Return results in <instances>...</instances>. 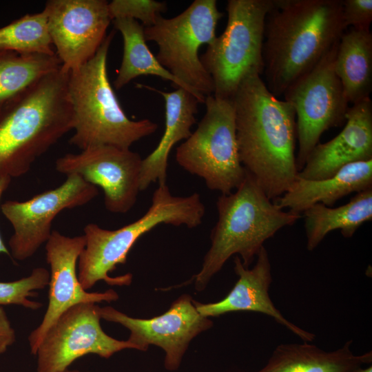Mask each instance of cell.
Instances as JSON below:
<instances>
[{
	"mask_svg": "<svg viewBox=\"0 0 372 372\" xmlns=\"http://www.w3.org/2000/svg\"><path fill=\"white\" fill-rule=\"evenodd\" d=\"M216 207L218 216L210 234L211 246L194 277L197 291H203L234 255L249 267L267 240L301 217L279 208L247 171L234 192L218 198Z\"/></svg>",
	"mask_w": 372,
	"mask_h": 372,
	"instance_id": "cell-4",
	"label": "cell"
},
{
	"mask_svg": "<svg viewBox=\"0 0 372 372\" xmlns=\"http://www.w3.org/2000/svg\"><path fill=\"white\" fill-rule=\"evenodd\" d=\"M49 280L50 271L44 267H37L27 277L11 282H0V307L14 304L32 310L40 309L43 304L30 298L38 295L37 290L45 288Z\"/></svg>",
	"mask_w": 372,
	"mask_h": 372,
	"instance_id": "cell-27",
	"label": "cell"
},
{
	"mask_svg": "<svg viewBox=\"0 0 372 372\" xmlns=\"http://www.w3.org/2000/svg\"><path fill=\"white\" fill-rule=\"evenodd\" d=\"M206 112L197 128L176 151L178 164L202 178L207 187L228 194L243 181L231 99L206 96Z\"/></svg>",
	"mask_w": 372,
	"mask_h": 372,
	"instance_id": "cell-8",
	"label": "cell"
},
{
	"mask_svg": "<svg viewBox=\"0 0 372 372\" xmlns=\"http://www.w3.org/2000/svg\"><path fill=\"white\" fill-rule=\"evenodd\" d=\"M85 245L83 235L69 237L56 230H52L45 242V258L50 269L48 304L41 322L28 336L33 355L49 328L70 307L83 302H111L119 298L112 289L104 292H88L81 286L77 262Z\"/></svg>",
	"mask_w": 372,
	"mask_h": 372,
	"instance_id": "cell-16",
	"label": "cell"
},
{
	"mask_svg": "<svg viewBox=\"0 0 372 372\" xmlns=\"http://www.w3.org/2000/svg\"><path fill=\"white\" fill-rule=\"evenodd\" d=\"M347 123L333 138L318 143L297 177L306 180L329 178L345 165L372 160V101L353 104L346 114Z\"/></svg>",
	"mask_w": 372,
	"mask_h": 372,
	"instance_id": "cell-18",
	"label": "cell"
},
{
	"mask_svg": "<svg viewBox=\"0 0 372 372\" xmlns=\"http://www.w3.org/2000/svg\"><path fill=\"white\" fill-rule=\"evenodd\" d=\"M205 207L198 193L187 196H174L168 186L159 185L152 194L147 211L136 220L119 229L110 230L95 223L83 229L85 245L77 262L79 280L85 290L99 281L110 286H129L132 274L110 276L127 257L136 241L145 234L161 225H185L194 228L202 223Z\"/></svg>",
	"mask_w": 372,
	"mask_h": 372,
	"instance_id": "cell-6",
	"label": "cell"
},
{
	"mask_svg": "<svg viewBox=\"0 0 372 372\" xmlns=\"http://www.w3.org/2000/svg\"><path fill=\"white\" fill-rule=\"evenodd\" d=\"M123 41V54L114 85L118 90L139 76L153 75L171 81L176 88H183L205 103V97L193 91L168 72L149 49L144 34V27L138 21L118 18L112 21Z\"/></svg>",
	"mask_w": 372,
	"mask_h": 372,
	"instance_id": "cell-24",
	"label": "cell"
},
{
	"mask_svg": "<svg viewBox=\"0 0 372 372\" xmlns=\"http://www.w3.org/2000/svg\"><path fill=\"white\" fill-rule=\"evenodd\" d=\"M349 103L369 97L372 90V34L370 30L350 28L340 37L334 61Z\"/></svg>",
	"mask_w": 372,
	"mask_h": 372,
	"instance_id": "cell-22",
	"label": "cell"
},
{
	"mask_svg": "<svg viewBox=\"0 0 372 372\" xmlns=\"http://www.w3.org/2000/svg\"><path fill=\"white\" fill-rule=\"evenodd\" d=\"M15 341V331L5 309L0 307V354L4 353Z\"/></svg>",
	"mask_w": 372,
	"mask_h": 372,
	"instance_id": "cell-30",
	"label": "cell"
},
{
	"mask_svg": "<svg viewBox=\"0 0 372 372\" xmlns=\"http://www.w3.org/2000/svg\"><path fill=\"white\" fill-rule=\"evenodd\" d=\"M101 307L75 304L49 328L37 349V372H66L76 360L87 354L108 359L124 349H136L127 340L115 339L101 327Z\"/></svg>",
	"mask_w": 372,
	"mask_h": 372,
	"instance_id": "cell-11",
	"label": "cell"
},
{
	"mask_svg": "<svg viewBox=\"0 0 372 372\" xmlns=\"http://www.w3.org/2000/svg\"><path fill=\"white\" fill-rule=\"evenodd\" d=\"M61 65L56 55L0 51V105Z\"/></svg>",
	"mask_w": 372,
	"mask_h": 372,
	"instance_id": "cell-25",
	"label": "cell"
},
{
	"mask_svg": "<svg viewBox=\"0 0 372 372\" xmlns=\"http://www.w3.org/2000/svg\"><path fill=\"white\" fill-rule=\"evenodd\" d=\"M143 158L130 148L98 145L67 154L56 159V170L66 176L75 174L100 187L107 210L125 214L135 205L140 192Z\"/></svg>",
	"mask_w": 372,
	"mask_h": 372,
	"instance_id": "cell-14",
	"label": "cell"
},
{
	"mask_svg": "<svg viewBox=\"0 0 372 372\" xmlns=\"http://www.w3.org/2000/svg\"><path fill=\"white\" fill-rule=\"evenodd\" d=\"M254 266L245 267L236 256L234 271L238 280L227 295L220 301L202 303L194 300V304L203 316L217 317L234 311H254L265 314L284 326L303 342H312L315 334L288 320L276 307L269 294L272 282L271 265L268 252L262 247L256 256Z\"/></svg>",
	"mask_w": 372,
	"mask_h": 372,
	"instance_id": "cell-17",
	"label": "cell"
},
{
	"mask_svg": "<svg viewBox=\"0 0 372 372\" xmlns=\"http://www.w3.org/2000/svg\"><path fill=\"white\" fill-rule=\"evenodd\" d=\"M343 24L347 27L370 30L372 21L371 0H342Z\"/></svg>",
	"mask_w": 372,
	"mask_h": 372,
	"instance_id": "cell-29",
	"label": "cell"
},
{
	"mask_svg": "<svg viewBox=\"0 0 372 372\" xmlns=\"http://www.w3.org/2000/svg\"><path fill=\"white\" fill-rule=\"evenodd\" d=\"M223 13L216 0H195L177 16H160L144 28L145 40L158 46L162 66L193 91L206 98L214 93L213 81L198 56L199 48L216 39V28Z\"/></svg>",
	"mask_w": 372,
	"mask_h": 372,
	"instance_id": "cell-9",
	"label": "cell"
},
{
	"mask_svg": "<svg viewBox=\"0 0 372 372\" xmlns=\"http://www.w3.org/2000/svg\"><path fill=\"white\" fill-rule=\"evenodd\" d=\"M272 0H229L224 32L207 45L200 61L211 76L213 95L231 99L249 75L263 72L265 21Z\"/></svg>",
	"mask_w": 372,
	"mask_h": 372,
	"instance_id": "cell-7",
	"label": "cell"
},
{
	"mask_svg": "<svg viewBox=\"0 0 372 372\" xmlns=\"http://www.w3.org/2000/svg\"><path fill=\"white\" fill-rule=\"evenodd\" d=\"M345 28L342 0H272L265 21V83L276 97L311 70Z\"/></svg>",
	"mask_w": 372,
	"mask_h": 372,
	"instance_id": "cell-2",
	"label": "cell"
},
{
	"mask_svg": "<svg viewBox=\"0 0 372 372\" xmlns=\"http://www.w3.org/2000/svg\"><path fill=\"white\" fill-rule=\"evenodd\" d=\"M338 41L283 94L284 101L291 105L296 113L298 172L323 132L346 121L349 102L334 70Z\"/></svg>",
	"mask_w": 372,
	"mask_h": 372,
	"instance_id": "cell-10",
	"label": "cell"
},
{
	"mask_svg": "<svg viewBox=\"0 0 372 372\" xmlns=\"http://www.w3.org/2000/svg\"><path fill=\"white\" fill-rule=\"evenodd\" d=\"M240 160L271 200L296 178V118L288 102L274 96L261 76L252 74L231 99Z\"/></svg>",
	"mask_w": 372,
	"mask_h": 372,
	"instance_id": "cell-1",
	"label": "cell"
},
{
	"mask_svg": "<svg viewBox=\"0 0 372 372\" xmlns=\"http://www.w3.org/2000/svg\"><path fill=\"white\" fill-rule=\"evenodd\" d=\"M351 343L347 341L331 351L308 342L281 344L256 372H351L363 364L371 363V351L355 355L351 349Z\"/></svg>",
	"mask_w": 372,
	"mask_h": 372,
	"instance_id": "cell-21",
	"label": "cell"
},
{
	"mask_svg": "<svg viewBox=\"0 0 372 372\" xmlns=\"http://www.w3.org/2000/svg\"><path fill=\"white\" fill-rule=\"evenodd\" d=\"M0 51L54 56L44 10L27 14L0 28Z\"/></svg>",
	"mask_w": 372,
	"mask_h": 372,
	"instance_id": "cell-26",
	"label": "cell"
},
{
	"mask_svg": "<svg viewBox=\"0 0 372 372\" xmlns=\"http://www.w3.org/2000/svg\"><path fill=\"white\" fill-rule=\"evenodd\" d=\"M193 301L190 295L183 294L165 313L152 318H133L110 306L101 307V317L127 329V340L136 350L146 351L150 345L161 348L165 368L174 371L181 365L192 340L214 325L209 318L198 312Z\"/></svg>",
	"mask_w": 372,
	"mask_h": 372,
	"instance_id": "cell-13",
	"label": "cell"
},
{
	"mask_svg": "<svg viewBox=\"0 0 372 372\" xmlns=\"http://www.w3.org/2000/svg\"><path fill=\"white\" fill-rule=\"evenodd\" d=\"M351 372H372V366L370 365L366 368H362V366L353 370Z\"/></svg>",
	"mask_w": 372,
	"mask_h": 372,
	"instance_id": "cell-32",
	"label": "cell"
},
{
	"mask_svg": "<svg viewBox=\"0 0 372 372\" xmlns=\"http://www.w3.org/2000/svg\"><path fill=\"white\" fill-rule=\"evenodd\" d=\"M43 10L55 54L68 72L94 56L112 21L105 0H50Z\"/></svg>",
	"mask_w": 372,
	"mask_h": 372,
	"instance_id": "cell-15",
	"label": "cell"
},
{
	"mask_svg": "<svg viewBox=\"0 0 372 372\" xmlns=\"http://www.w3.org/2000/svg\"><path fill=\"white\" fill-rule=\"evenodd\" d=\"M114 34L107 35L94 56L69 73L68 94L74 130L69 143L81 150L98 145L130 148L158 128L149 119L128 118L110 84L107 60Z\"/></svg>",
	"mask_w": 372,
	"mask_h": 372,
	"instance_id": "cell-5",
	"label": "cell"
},
{
	"mask_svg": "<svg viewBox=\"0 0 372 372\" xmlns=\"http://www.w3.org/2000/svg\"><path fill=\"white\" fill-rule=\"evenodd\" d=\"M69 73L61 65L0 105V177L25 174L72 130Z\"/></svg>",
	"mask_w": 372,
	"mask_h": 372,
	"instance_id": "cell-3",
	"label": "cell"
},
{
	"mask_svg": "<svg viewBox=\"0 0 372 372\" xmlns=\"http://www.w3.org/2000/svg\"><path fill=\"white\" fill-rule=\"evenodd\" d=\"M138 87L160 94L165 100V130L156 147L143 158L140 175V192L152 183H166L168 158L172 147L178 142L186 140L192 134L191 128L196 122L199 102L183 88L164 92L149 85Z\"/></svg>",
	"mask_w": 372,
	"mask_h": 372,
	"instance_id": "cell-19",
	"label": "cell"
},
{
	"mask_svg": "<svg viewBox=\"0 0 372 372\" xmlns=\"http://www.w3.org/2000/svg\"><path fill=\"white\" fill-rule=\"evenodd\" d=\"M307 249H315L331 231L339 229L351 238L365 222L372 219V188L356 193L348 203L338 207L315 204L302 212Z\"/></svg>",
	"mask_w": 372,
	"mask_h": 372,
	"instance_id": "cell-23",
	"label": "cell"
},
{
	"mask_svg": "<svg viewBox=\"0 0 372 372\" xmlns=\"http://www.w3.org/2000/svg\"><path fill=\"white\" fill-rule=\"evenodd\" d=\"M112 21L118 18L140 20L144 28L154 25L161 12L167 10V3L154 0H113L108 3Z\"/></svg>",
	"mask_w": 372,
	"mask_h": 372,
	"instance_id": "cell-28",
	"label": "cell"
},
{
	"mask_svg": "<svg viewBox=\"0 0 372 372\" xmlns=\"http://www.w3.org/2000/svg\"><path fill=\"white\" fill-rule=\"evenodd\" d=\"M66 372H90V371H82L79 370H67Z\"/></svg>",
	"mask_w": 372,
	"mask_h": 372,
	"instance_id": "cell-33",
	"label": "cell"
},
{
	"mask_svg": "<svg viewBox=\"0 0 372 372\" xmlns=\"http://www.w3.org/2000/svg\"><path fill=\"white\" fill-rule=\"evenodd\" d=\"M372 188V160L352 163L333 176L322 180H306L296 176L288 190L276 200L279 208L300 214L322 203L327 207L353 192Z\"/></svg>",
	"mask_w": 372,
	"mask_h": 372,
	"instance_id": "cell-20",
	"label": "cell"
},
{
	"mask_svg": "<svg viewBox=\"0 0 372 372\" xmlns=\"http://www.w3.org/2000/svg\"><path fill=\"white\" fill-rule=\"evenodd\" d=\"M98 194L95 185L72 174L59 187L28 200L5 201L1 211L13 229L8 242L10 256L19 261L31 258L50 238L52 221L61 211L83 206Z\"/></svg>",
	"mask_w": 372,
	"mask_h": 372,
	"instance_id": "cell-12",
	"label": "cell"
},
{
	"mask_svg": "<svg viewBox=\"0 0 372 372\" xmlns=\"http://www.w3.org/2000/svg\"><path fill=\"white\" fill-rule=\"evenodd\" d=\"M12 178L9 176H3L0 177V199L3 194V192L8 188ZM0 254H6L10 256L9 250L7 249L5 245L3 239L0 234Z\"/></svg>",
	"mask_w": 372,
	"mask_h": 372,
	"instance_id": "cell-31",
	"label": "cell"
}]
</instances>
